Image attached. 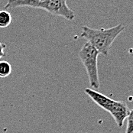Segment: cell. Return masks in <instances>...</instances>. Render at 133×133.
<instances>
[{"label": "cell", "mask_w": 133, "mask_h": 133, "mask_svg": "<svg viewBox=\"0 0 133 133\" xmlns=\"http://www.w3.org/2000/svg\"><path fill=\"white\" fill-rule=\"evenodd\" d=\"M125 29L122 24L109 28H91L88 26H83L81 28V37L91 44L99 51V53L108 56L110 48L116 38Z\"/></svg>", "instance_id": "obj_1"}, {"label": "cell", "mask_w": 133, "mask_h": 133, "mask_svg": "<svg viewBox=\"0 0 133 133\" xmlns=\"http://www.w3.org/2000/svg\"><path fill=\"white\" fill-rule=\"evenodd\" d=\"M99 51L89 42H86L79 52V57L83 64L84 65L90 85L92 88H99V79L98 73L97 59Z\"/></svg>", "instance_id": "obj_2"}, {"label": "cell", "mask_w": 133, "mask_h": 133, "mask_svg": "<svg viewBox=\"0 0 133 133\" xmlns=\"http://www.w3.org/2000/svg\"><path fill=\"white\" fill-rule=\"evenodd\" d=\"M44 10L54 15L63 17L68 21H73L76 16L74 12L68 7L66 0H48Z\"/></svg>", "instance_id": "obj_3"}, {"label": "cell", "mask_w": 133, "mask_h": 133, "mask_svg": "<svg viewBox=\"0 0 133 133\" xmlns=\"http://www.w3.org/2000/svg\"><path fill=\"white\" fill-rule=\"evenodd\" d=\"M84 91L95 103L110 113L116 104V100L112 99L104 94L99 93L90 88H86Z\"/></svg>", "instance_id": "obj_4"}, {"label": "cell", "mask_w": 133, "mask_h": 133, "mask_svg": "<svg viewBox=\"0 0 133 133\" xmlns=\"http://www.w3.org/2000/svg\"><path fill=\"white\" fill-rule=\"evenodd\" d=\"M129 111L130 110L125 102L116 101L115 106L109 114L112 116L117 125L119 127H122L129 113Z\"/></svg>", "instance_id": "obj_5"}, {"label": "cell", "mask_w": 133, "mask_h": 133, "mask_svg": "<svg viewBox=\"0 0 133 133\" xmlns=\"http://www.w3.org/2000/svg\"><path fill=\"white\" fill-rule=\"evenodd\" d=\"M48 0H8L5 9H15L18 7H31L33 9H44Z\"/></svg>", "instance_id": "obj_6"}, {"label": "cell", "mask_w": 133, "mask_h": 133, "mask_svg": "<svg viewBox=\"0 0 133 133\" xmlns=\"http://www.w3.org/2000/svg\"><path fill=\"white\" fill-rule=\"evenodd\" d=\"M12 21V17L10 12L6 10L0 11V28L8 27Z\"/></svg>", "instance_id": "obj_7"}, {"label": "cell", "mask_w": 133, "mask_h": 133, "mask_svg": "<svg viewBox=\"0 0 133 133\" xmlns=\"http://www.w3.org/2000/svg\"><path fill=\"white\" fill-rule=\"evenodd\" d=\"M12 68L11 64L5 61H0V77L4 78L9 76L12 73Z\"/></svg>", "instance_id": "obj_8"}, {"label": "cell", "mask_w": 133, "mask_h": 133, "mask_svg": "<svg viewBox=\"0 0 133 133\" xmlns=\"http://www.w3.org/2000/svg\"><path fill=\"white\" fill-rule=\"evenodd\" d=\"M127 127L125 133H133V109L129 111L127 116Z\"/></svg>", "instance_id": "obj_9"}, {"label": "cell", "mask_w": 133, "mask_h": 133, "mask_svg": "<svg viewBox=\"0 0 133 133\" xmlns=\"http://www.w3.org/2000/svg\"><path fill=\"white\" fill-rule=\"evenodd\" d=\"M5 48H6L5 44L2 43V42L0 41V59H1L2 57H3L5 55Z\"/></svg>", "instance_id": "obj_10"}, {"label": "cell", "mask_w": 133, "mask_h": 133, "mask_svg": "<svg viewBox=\"0 0 133 133\" xmlns=\"http://www.w3.org/2000/svg\"><path fill=\"white\" fill-rule=\"evenodd\" d=\"M131 53H132L133 54V48H132V49H131Z\"/></svg>", "instance_id": "obj_11"}]
</instances>
